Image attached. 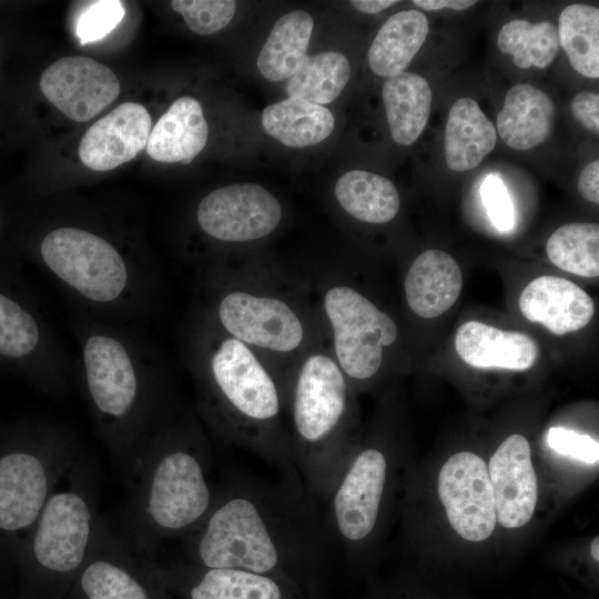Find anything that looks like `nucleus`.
<instances>
[{
	"label": "nucleus",
	"mask_w": 599,
	"mask_h": 599,
	"mask_svg": "<svg viewBox=\"0 0 599 599\" xmlns=\"http://www.w3.org/2000/svg\"><path fill=\"white\" fill-rule=\"evenodd\" d=\"M186 540L199 567L278 577L316 562L326 549V530L303 486L234 478L219 488L211 511Z\"/></svg>",
	"instance_id": "f257e3e1"
},
{
	"label": "nucleus",
	"mask_w": 599,
	"mask_h": 599,
	"mask_svg": "<svg viewBox=\"0 0 599 599\" xmlns=\"http://www.w3.org/2000/svg\"><path fill=\"white\" fill-rule=\"evenodd\" d=\"M203 397L224 440L260 457L282 479L303 486L291 449L283 376L222 329L207 357Z\"/></svg>",
	"instance_id": "f03ea898"
},
{
	"label": "nucleus",
	"mask_w": 599,
	"mask_h": 599,
	"mask_svg": "<svg viewBox=\"0 0 599 599\" xmlns=\"http://www.w3.org/2000/svg\"><path fill=\"white\" fill-rule=\"evenodd\" d=\"M285 413L293 460L308 497L326 502L348 458L351 393L326 346L303 354L285 379Z\"/></svg>",
	"instance_id": "7ed1b4c3"
},
{
	"label": "nucleus",
	"mask_w": 599,
	"mask_h": 599,
	"mask_svg": "<svg viewBox=\"0 0 599 599\" xmlns=\"http://www.w3.org/2000/svg\"><path fill=\"white\" fill-rule=\"evenodd\" d=\"M203 443L191 432L171 434L138 461L134 517L143 548L186 538L211 511L219 488Z\"/></svg>",
	"instance_id": "20e7f679"
},
{
	"label": "nucleus",
	"mask_w": 599,
	"mask_h": 599,
	"mask_svg": "<svg viewBox=\"0 0 599 599\" xmlns=\"http://www.w3.org/2000/svg\"><path fill=\"white\" fill-rule=\"evenodd\" d=\"M277 281L260 271H238L219 297L216 319L224 333L255 351L285 380L303 354L323 345L326 331L300 291Z\"/></svg>",
	"instance_id": "39448f33"
},
{
	"label": "nucleus",
	"mask_w": 599,
	"mask_h": 599,
	"mask_svg": "<svg viewBox=\"0 0 599 599\" xmlns=\"http://www.w3.org/2000/svg\"><path fill=\"white\" fill-rule=\"evenodd\" d=\"M75 469L73 463L60 478L19 552L52 575L80 570L99 532L92 498Z\"/></svg>",
	"instance_id": "423d86ee"
},
{
	"label": "nucleus",
	"mask_w": 599,
	"mask_h": 599,
	"mask_svg": "<svg viewBox=\"0 0 599 599\" xmlns=\"http://www.w3.org/2000/svg\"><path fill=\"white\" fill-rule=\"evenodd\" d=\"M332 355L348 379L373 378L385 351L398 337L395 321L359 291L346 284L325 285L319 307Z\"/></svg>",
	"instance_id": "0eeeda50"
},
{
	"label": "nucleus",
	"mask_w": 599,
	"mask_h": 599,
	"mask_svg": "<svg viewBox=\"0 0 599 599\" xmlns=\"http://www.w3.org/2000/svg\"><path fill=\"white\" fill-rule=\"evenodd\" d=\"M73 458L17 446L0 451V549L20 552L45 501Z\"/></svg>",
	"instance_id": "6e6552de"
},
{
	"label": "nucleus",
	"mask_w": 599,
	"mask_h": 599,
	"mask_svg": "<svg viewBox=\"0 0 599 599\" xmlns=\"http://www.w3.org/2000/svg\"><path fill=\"white\" fill-rule=\"evenodd\" d=\"M49 268L84 297L106 303L124 290L128 270L120 253L104 238L77 227H59L41 242Z\"/></svg>",
	"instance_id": "1a4fd4ad"
},
{
	"label": "nucleus",
	"mask_w": 599,
	"mask_h": 599,
	"mask_svg": "<svg viewBox=\"0 0 599 599\" xmlns=\"http://www.w3.org/2000/svg\"><path fill=\"white\" fill-rule=\"evenodd\" d=\"M389 461L383 449L365 447L349 458L327 504L324 526L346 544H359L375 531L388 480Z\"/></svg>",
	"instance_id": "9d476101"
},
{
	"label": "nucleus",
	"mask_w": 599,
	"mask_h": 599,
	"mask_svg": "<svg viewBox=\"0 0 599 599\" xmlns=\"http://www.w3.org/2000/svg\"><path fill=\"white\" fill-rule=\"evenodd\" d=\"M280 201L264 186L233 183L206 194L200 202L196 220L209 236L243 244L272 234L282 221Z\"/></svg>",
	"instance_id": "9b49d317"
},
{
	"label": "nucleus",
	"mask_w": 599,
	"mask_h": 599,
	"mask_svg": "<svg viewBox=\"0 0 599 599\" xmlns=\"http://www.w3.org/2000/svg\"><path fill=\"white\" fill-rule=\"evenodd\" d=\"M438 496L454 530L469 541H483L497 518L486 463L474 453L454 454L438 475Z\"/></svg>",
	"instance_id": "f8f14e48"
},
{
	"label": "nucleus",
	"mask_w": 599,
	"mask_h": 599,
	"mask_svg": "<svg viewBox=\"0 0 599 599\" xmlns=\"http://www.w3.org/2000/svg\"><path fill=\"white\" fill-rule=\"evenodd\" d=\"M44 98L69 119H93L120 94V82L105 64L82 55L64 57L40 77Z\"/></svg>",
	"instance_id": "ddd939ff"
},
{
	"label": "nucleus",
	"mask_w": 599,
	"mask_h": 599,
	"mask_svg": "<svg viewBox=\"0 0 599 599\" xmlns=\"http://www.w3.org/2000/svg\"><path fill=\"white\" fill-rule=\"evenodd\" d=\"M487 469L497 522L505 528L526 525L534 515L538 498L529 441L522 435H510L494 453Z\"/></svg>",
	"instance_id": "4468645a"
},
{
	"label": "nucleus",
	"mask_w": 599,
	"mask_h": 599,
	"mask_svg": "<svg viewBox=\"0 0 599 599\" xmlns=\"http://www.w3.org/2000/svg\"><path fill=\"white\" fill-rule=\"evenodd\" d=\"M151 125L144 105L119 104L83 134L78 149L82 164L92 171L105 172L133 160L146 146Z\"/></svg>",
	"instance_id": "2eb2a0df"
},
{
	"label": "nucleus",
	"mask_w": 599,
	"mask_h": 599,
	"mask_svg": "<svg viewBox=\"0 0 599 599\" xmlns=\"http://www.w3.org/2000/svg\"><path fill=\"white\" fill-rule=\"evenodd\" d=\"M83 359L98 410L112 418L126 416L138 397V377L124 346L112 337L93 335L85 343Z\"/></svg>",
	"instance_id": "dca6fc26"
},
{
	"label": "nucleus",
	"mask_w": 599,
	"mask_h": 599,
	"mask_svg": "<svg viewBox=\"0 0 599 599\" xmlns=\"http://www.w3.org/2000/svg\"><path fill=\"white\" fill-rule=\"evenodd\" d=\"M519 308L526 319L559 336L580 331L595 315L591 296L573 282L555 275L529 282L520 294Z\"/></svg>",
	"instance_id": "f3484780"
},
{
	"label": "nucleus",
	"mask_w": 599,
	"mask_h": 599,
	"mask_svg": "<svg viewBox=\"0 0 599 599\" xmlns=\"http://www.w3.org/2000/svg\"><path fill=\"white\" fill-rule=\"evenodd\" d=\"M455 348L459 357L475 368L527 370L539 355L538 343L530 335L478 321H468L458 327Z\"/></svg>",
	"instance_id": "a211bd4d"
},
{
	"label": "nucleus",
	"mask_w": 599,
	"mask_h": 599,
	"mask_svg": "<svg viewBox=\"0 0 599 599\" xmlns=\"http://www.w3.org/2000/svg\"><path fill=\"white\" fill-rule=\"evenodd\" d=\"M404 288L406 302L416 315L437 317L458 300L463 288L461 270L447 252L427 250L412 263Z\"/></svg>",
	"instance_id": "6ab92c4d"
},
{
	"label": "nucleus",
	"mask_w": 599,
	"mask_h": 599,
	"mask_svg": "<svg viewBox=\"0 0 599 599\" xmlns=\"http://www.w3.org/2000/svg\"><path fill=\"white\" fill-rule=\"evenodd\" d=\"M207 138L209 124L201 103L184 95L151 129L146 152L158 162L189 164L204 149Z\"/></svg>",
	"instance_id": "aec40b11"
},
{
	"label": "nucleus",
	"mask_w": 599,
	"mask_h": 599,
	"mask_svg": "<svg viewBox=\"0 0 599 599\" xmlns=\"http://www.w3.org/2000/svg\"><path fill=\"white\" fill-rule=\"evenodd\" d=\"M555 108L550 97L540 89L519 83L506 93L497 115V131L511 149L530 150L550 135Z\"/></svg>",
	"instance_id": "412c9836"
},
{
	"label": "nucleus",
	"mask_w": 599,
	"mask_h": 599,
	"mask_svg": "<svg viewBox=\"0 0 599 599\" xmlns=\"http://www.w3.org/2000/svg\"><path fill=\"white\" fill-rule=\"evenodd\" d=\"M497 142V132L471 98H460L450 108L444 135L447 166L455 172L476 167Z\"/></svg>",
	"instance_id": "4be33fe9"
},
{
	"label": "nucleus",
	"mask_w": 599,
	"mask_h": 599,
	"mask_svg": "<svg viewBox=\"0 0 599 599\" xmlns=\"http://www.w3.org/2000/svg\"><path fill=\"white\" fill-rule=\"evenodd\" d=\"M382 98L393 140L402 146L415 143L430 114L433 92L426 79L406 71L389 77Z\"/></svg>",
	"instance_id": "5701e85b"
},
{
	"label": "nucleus",
	"mask_w": 599,
	"mask_h": 599,
	"mask_svg": "<svg viewBox=\"0 0 599 599\" xmlns=\"http://www.w3.org/2000/svg\"><path fill=\"white\" fill-rule=\"evenodd\" d=\"M424 12L410 9L390 16L379 28L368 50V64L379 77L405 71L428 34Z\"/></svg>",
	"instance_id": "b1692460"
},
{
	"label": "nucleus",
	"mask_w": 599,
	"mask_h": 599,
	"mask_svg": "<svg viewBox=\"0 0 599 599\" xmlns=\"http://www.w3.org/2000/svg\"><path fill=\"white\" fill-rule=\"evenodd\" d=\"M121 545L102 538L80 569V587L87 599H151L146 587L121 562Z\"/></svg>",
	"instance_id": "393cba45"
},
{
	"label": "nucleus",
	"mask_w": 599,
	"mask_h": 599,
	"mask_svg": "<svg viewBox=\"0 0 599 599\" xmlns=\"http://www.w3.org/2000/svg\"><path fill=\"white\" fill-rule=\"evenodd\" d=\"M314 29L312 16L304 10L283 14L273 26L256 60L263 78L272 82L290 79L307 58Z\"/></svg>",
	"instance_id": "a878e982"
},
{
	"label": "nucleus",
	"mask_w": 599,
	"mask_h": 599,
	"mask_svg": "<svg viewBox=\"0 0 599 599\" xmlns=\"http://www.w3.org/2000/svg\"><path fill=\"white\" fill-rule=\"evenodd\" d=\"M261 122L268 135L290 148L321 143L335 128V118L326 106L295 98L267 105Z\"/></svg>",
	"instance_id": "bb28decb"
},
{
	"label": "nucleus",
	"mask_w": 599,
	"mask_h": 599,
	"mask_svg": "<svg viewBox=\"0 0 599 599\" xmlns=\"http://www.w3.org/2000/svg\"><path fill=\"white\" fill-rule=\"evenodd\" d=\"M335 197L352 217L370 224L392 221L400 207V199L394 183L377 173L352 170L335 183Z\"/></svg>",
	"instance_id": "cd10ccee"
},
{
	"label": "nucleus",
	"mask_w": 599,
	"mask_h": 599,
	"mask_svg": "<svg viewBox=\"0 0 599 599\" xmlns=\"http://www.w3.org/2000/svg\"><path fill=\"white\" fill-rule=\"evenodd\" d=\"M197 568L189 599H286L278 577L233 568Z\"/></svg>",
	"instance_id": "c85d7f7f"
},
{
	"label": "nucleus",
	"mask_w": 599,
	"mask_h": 599,
	"mask_svg": "<svg viewBox=\"0 0 599 599\" xmlns=\"http://www.w3.org/2000/svg\"><path fill=\"white\" fill-rule=\"evenodd\" d=\"M351 64L338 51H322L307 55L301 68L287 79L288 98L324 105L333 102L345 89Z\"/></svg>",
	"instance_id": "c756f323"
},
{
	"label": "nucleus",
	"mask_w": 599,
	"mask_h": 599,
	"mask_svg": "<svg viewBox=\"0 0 599 599\" xmlns=\"http://www.w3.org/2000/svg\"><path fill=\"white\" fill-rule=\"evenodd\" d=\"M559 43L580 74L599 78V10L589 4L566 7L558 19Z\"/></svg>",
	"instance_id": "7c9ffc66"
},
{
	"label": "nucleus",
	"mask_w": 599,
	"mask_h": 599,
	"mask_svg": "<svg viewBox=\"0 0 599 599\" xmlns=\"http://www.w3.org/2000/svg\"><path fill=\"white\" fill-rule=\"evenodd\" d=\"M499 50L510 54L516 67L546 69L559 52L557 27L550 21L537 23L522 19L506 22L497 37Z\"/></svg>",
	"instance_id": "2f4dec72"
},
{
	"label": "nucleus",
	"mask_w": 599,
	"mask_h": 599,
	"mask_svg": "<svg viewBox=\"0 0 599 599\" xmlns=\"http://www.w3.org/2000/svg\"><path fill=\"white\" fill-rule=\"evenodd\" d=\"M550 262L562 271L582 277L599 275V226L570 223L558 227L548 238Z\"/></svg>",
	"instance_id": "473e14b6"
},
{
	"label": "nucleus",
	"mask_w": 599,
	"mask_h": 599,
	"mask_svg": "<svg viewBox=\"0 0 599 599\" xmlns=\"http://www.w3.org/2000/svg\"><path fill=\"white\" fill-rule=\"evenodd\" d=\"M39 342L34 318L19 304L0 293V355L19 358Z\"/></svg>",
	"instance_id": "72a5a7b5"
},
{
	"label": "nucleus",
	"mask_w": 599,
	"mask_h": 599,
	"mask_svg": "<svg viewBox=\"0 0 599 599\" xmlns=\"http://www.w3.org/2000/svg\"><path fill=\"white\" fill-rule=\"evenodd\" d=\"M171 7L192 32L209 35L230 24L237 3L233 0H173Z\"/></svg>",
	"instance_id": "f704fd0d"
},
{
	"label": "nucleus",
	"mask_w": 599,
	"mask_h": 599,
	"mask_svg": "<svg viewBox=\"0 0 599 599\" xmlns=\"http://www.w3.org/2000/svg\"><path fill=\"white\" fill-rule=\"evenodd\" d=\"M124 16L121 1H94L80 16L77 34L81 43H88L104 38L113 30Z\"/></svg>",
	"instance_id": "c9c22d12"
},
{
	"label": "nucleus",
	"mask_w": 599,
	"mask_h": 599,
	"mask_svg": "<svg viewBox=\"0 0 599 599\" xmlns=\"http://www.w3.org/2000/svg\"><path fill=\"white\" fill-rule=\"evenodd\" d=\"M480 195L493 225L500 232L512 230L515 210L501 179L495 174L488 175L481 184Z\"/></svg>",
	"instance_id": "e433bc0d"
},
{
	"label": "nucleus",
	"mask_w": 599,
	"mask_h": 599,
	"mask_svg": "<svg viewBox=\"0 0 599 599\" xmlns=\"http://www.w3.org/2000/svg\"><path fill=\"white\" fill-rule=\"evenodd\" d=\"M548 445L555 451L588 464H595L599 457V444L589 435L579 434L564 427H552L547 436Z\"/></svg>",
	"instance_id": "4c0bfd02"
},
{
	"label": "nucleus",
	"mask_w": 599,
	"mask_h": 599,
	"mask_svg": "<svg viewBox=\"0 0 599 599\" xmlns=\"http://www.w3.org/2000/svg\"><path fill=\"white\" fill-rule=\"evenodd\" d=\"M575 119L587 130L599 133V94L583 91L576 94L571 101Z\"/></svg>",
	"instance_id": "58836bf2"
},
{
	"label": "nucleus",
	"mask_w": 599,
	"mask_h": 599,
	"mask_svg": "<svg viewBox=\"0 0 599 599\" xmlns=\"http://www.w3.org/2000/svg\"><path fill=\"white\" fill-rule=\"evenodd\" d=\"M577 189L587 201L599 203V161L587 164L579 174Z\"/></svg>",
	"instance_id": "ea45409f"
},
{
	"label": "nucleus",
	"mask_w": 599,
	"mask_h": 599,
	"mask_svg": "<svg viewBox=\"0 0 599 599\" xmlns=\"http://www.w3.org/2000/svg\"><path fill=\"white\" fill-rule=\"evenodd\" d=\"M417 8H420L425 11H435L440 9H453L456 11L466 10L477 1L471 0H414L412 1Z\"/></svg>",
	"instance_id": "a19ab883"
},
{
	"label": "nucleus",
	"mask_w": 599,
	"mask_h": 599,
	"mask_svg": "<svg viewBox=\"0 0 599 599\" xmlns=\"http://www.w3.org/2000/svg\"><path fill=\"white\" fill-rule=\"evenodd\" d=\"M398 3L397 0H353L351 4L358 11L367 14H375Z\"/></svg>",
	"instance_id": "79ce46f5"
},
{
	"label": "nucleus",
	"mask_w": 599,
	"mask_h": 599,
	"mask_svg": "<svg viewBox=\"0 0 599 599\" xmlns=\"http://www.w3.org/2000/svg\"><path fill=\"white\" fill-rule=\"evenodd\" d=\"M590 551H591L592 558H593L596 561H598V560H599V539H598V537H596V538L592 540Z\"/></svg>",
	"instance_id": "37998d69"
}]
</instances>
